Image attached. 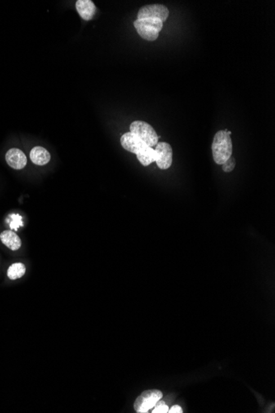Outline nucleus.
Instances as JSON below:
<instances>
[{"label":"nucleus","mask_w":275,"mask_h":413,"mask_svg":"<svg viewBox=\"0 0 275 413\" xmlns=\"http://www.w3.org/2000/svg\"><path fill=\"white\" fill-rule=\"evenodd\" d=\"M121 144L125 150L135 154H138L146 147H148L145 143H143L141 139H139L131 132L125 133L121 136Z\"/></svg>","instance_id":"obj_7"},{"label":"nucleus","mask_w":275,"mask_h":413,"mask_svg":"<svg viewBox=\"0 0 275 413\" xmlns=\"http://www.w3.org/2000/svg\"><path fill=\"white\" fill-rule=\"evenodd\" d=\"M168 412L170 413H182L183 412V410H182L181 407L180 406H178V405H175V406H171V409H169Z\"/></svg>","instance_id":"obj_17"},{"label":"nucleus","mask_w":275,"mask_h":413,"mask_svg":"<svg viewBox=\"0 0 275 413\" xmlns=\"http://www.w3.org/2000/svg\"><path fill=\"white\" fill-rule=\"evenodd\" d=\"M30 157L34 164L43 166L50 162V154L43 147L37 146L31 150Z\"/></svg>","instance_id":"obj_10"},{"label":"nucleus","mask_w":275,"mask_h":413,"mask_svg":"<svg viewBox=\"0 0 275 413\" xmlns=\"http://www.w3.org/2000/svg\"><path fill=\"white\" fill-rule=\"evenodd\" d=\"M169 407L166 402L161 399L156 403L154 407L152 409V413H166L168 412Z\"/></svg>","instance_id":"obj_14"},{"label":"nucleus","mask_w":275,"mask_h":413,"mask_svg":"<svg viewBox=\"0 0 275 413\" xmlns=\"http://www.w3.org/2000/svg\"><path fill=\"white\" fill-rule=\"evenodd\" d=\"M130 132L136 135L137 137L151 148L156 146L158 143L159 136L157 135L153 127L145 121H134L130 125Z\"/></svg>","instance_id":"obj_3"},{"label":"nucleus","mask_w":275,"mask_h":413,"mask_svg":"<svg viewBox=\"0 0 275 413\" xmlns=\"http://www.w3.org/2000/svg\"><path fill=\"white\" fill-rule=\"evenodd\" d=\"M26 273V267L21 263H14L10 266L8 270V276L10 280H17L24 276Z\"/></svg>","instance_id":"obj_13"},{"label":"nucleus","mask_w":275,"mask_h":413,"mask_svg":"<svg viewBox=\"0 0 275 413\" xmlns=\"http://www.w3.org/2000/svg\"><path fill=\"white\" fill-rule=\"evenodd\" d=\"M76 10L82 19L86 21L94 19L97 8L91 0H77L76 2Z\"/></svg>","instance_id":"obj_9"},{"label":"nucleus","mask_w":275,"mask_h":413,"mask_svg":"<svg viewBox=\"0 0 275 413\" xmlns=\"http://www.w3.org/2000/svg\"><path fill=\"white\" fill-rule=\"evenodd\" d=\"M214 162L223 165L232 154V142L228 130H219L215 134L212 144Z\"/></svg>","instance_id":"obj_1"},{"label":"nucleus","mask_w":275,"mask_h":413,"mask_svg":"<svg viewBox=\"0 0 275 413\" xmlns=\"http://www.w3.org/2000/svg\"><path fill=\"white\" fill-rule=\"evenodd\" d=\"M155 152L157 154L156 163L161 170H166L172 164V148L168 143L158 142Z\"/></svg>","instance_id":"obj_6"},{"label":"nucleus","mask_w":275,"mask_h":413,"mask_svg":"<svg viewBox=\"0 0 275 413\" xmlns=\"http://www.w3.org/2000/svg\"><path fill=\"white\" fill-rule=\"evenodd\" d=\"M162 397V393L157 389L146 390L137 397L134 408L138 413H147L151 411L155 405Z\"/></svg>","instance_id":"obj_4"},{"label":"nucleus","mask_w":275,"mask_h":413,"mask_svg":"<svg viewBox=\"0 0 275 413\" xmlns=\"http://www.w3.org/2000/svg\"><path fill=\"white\" fill-rule=\"evenodd\" d=\"M5 158H6L8 164L17 170L24 169L28 163V159H27L25 153L19 148H14L10 149L6 153Z\"/></svg>","instance_id":"obj_8"},{"label":"nucleus","mask_w":275,"mask_h":413,"mask_svg":"<svg viewBox=\"0 0 275 413\" xmlns=\"http://www.w3.org/2000/svg\"><path fill=\"white\" fill-rule=\"evenodd\" d=\"M11 217L13 218V221L10 224V228H13L14 230H17L19 225H23V223L21 222L22 217L18 215H11Z\"/></svg>","instance_id":"obj_16"},{"label":"nucleus","mask_w":275,"mask_h":413,"mask_svg":"<svg viewBox=\"0 0 275 413\" xmlns=\"http://www.w3.org/2000/svg\"><path fill=\"white\" fill-rule=\"evenodd\" d=\"M236 167V160L234 157L231 156L227 161L223 164V171L225 173H231L234 170Z\"/></svg>","instance_id":"obj_15"},{"label":"nucleus","mask_w":275,"mask_h":413,"mask_svg":"<svg viewBox=\"0 0 275 413\" xmlns=\"http://www.w3.org/2000/svg\"><path fill=\"white\" fill-rule=\"evenodd\" d=\"M169 10L165 5H150L143 6L138 13V19H159L164 23L168 19Z\"/></svg>","instance_id":"obj_5"},{"label":"nucleus","mask_w":275,"mask_h":413,"mask_svg":"<svg viewBox=\"0 0 275 413\" xmlns=\"http://www.w3.org/2000/svg\"><path fill=\"white\" fill-rule=\"evenodd\" d=\"M0 239L5 246L13 251L19 250L22 246L20 237L13 231H4L2 233H0Z\"/></svg>","instance_id":"obj_11"},{"label":"nucleus","mask_w":275,"mask_h":413,"mask_svg":"<svg viewBox=\"0 0 275 413\" xmlns=\"http://www.w3.org/2000/svg\"><path fill=\"white\" fill-rule=\"evenodd\" d=\"M137 158L143 166H148L152 162H156L157 154L153 148L151 147H146L140 153L136 154Z\"/></svg>","instance_id":"obj_12"},{"label":"nucleus","mask_w":275,"mask_h":413,"mask_svg":"<svg viewBox=\"0 0 275 413\" xmlns=\"http://www.w3.org/2000/svg\"><path fill=\"white\" fill-rule=\"evenodd\" d=\"M134 26L143 39L153 41L159 37V32L162 29L163 23L159 19H137L134 23Z\"/></svg>","instance_id":"obj_2"}]
</instances>
